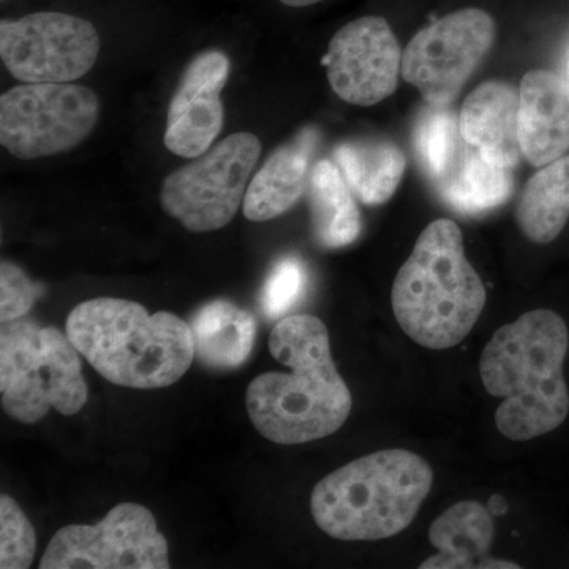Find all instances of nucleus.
I'll return each mask as SVG.
<instances>
[{
    "mask_svg": "<svg viewBox=\"0 0 569 569\" xmlns=\"http://www.w3.org/2000/svg\"><path fill=\"white\" fill-rule=\"evenodd\" d=\"M269 351L288 372L261 373L247 388V411L261 436L293 447L332 436L346 425L353 400L320 318H282L269 336Z\"/></svg>",
    "mask_w": 569,
    "mask_h": 569,
    "instance_id": "1",
    "label": "nucleus"
},
{
    "mask_svg": "<svg viewBox=\"0 0 569 569\" xmlns=\"http://www.w3.org/2000/svg\"><path fill=\"white\" fill-rule=\"evenodd\" d=\"M568 321L552 309H535L501 326L479 361L482 385L501 397L496 425L501 436L529 441L556 432L569 417Z\"/></svg>",
    "mask_w": 569,
    "mask_h": 569,
    "instance_id": "2",
    "label": "nucleus"
},
{
    "mask_svg": "<svg viewBox=\"0 0 569 569\" xmlns=\"http://www.w3.org/2000/svg\"><path fill=\"white\" fill-rule=\"evenodd\" d=\"M67 335L100 376L123 388L171 387L194 359L189 323L127 299L81 302L67 318Z\"/></svg>",
    "mask_w": 569,
    "mask_h": 569,
    "instance_id": "3",
    "label": "nucleus"
},
{
    "mask_svg": "<svg viewBox=\"0 0 569 569\" xmlns=\"http://www.w3.org/2000/svg\"><path fill=\"white\" fill-rule=\"evenodd\" d=\"M486 299L459 224L448 219L427 224L392 284V310L403 332L429 350L459 346L477 325Z\"/></svg>",
    "mask_w": 569,
    "mask_h": 569,
    "instance_id": "4",
    "label": "nucleus"
},
{
    "mask_svg": "<svg viewBox=\"0 0 569 569\" xmlns=\"http://www.w3.org/2000/svg\"><path fill=\"white\" fill-rule=\"evenodd\" d=\"M432 485V468L421 456L383 449L321 479L312 490L310 511L331 538L378 541L413 522Z\"/></svg>",
    "mask_w": 569,
    "mask_h": 569,
    "instance_id": "5",
    "label": "nucleus"
},
{
    "mask_svg": "<svg viewBox=\"0 0 569 569\" xmlns=\"http://www.w3.org/2000/svg\"><path fill=\"white\" fill-rule=\"evenodd\" d=\"M0 396L3 411L22 425H36L51 408L63 417L81 411L89 391L69 335L24 318L2 323Z\"/></svg>",
    "mask_w": 569,
    "mask_h": 569,
    "instance_id": "6",
    "label": "nucleus"
},
{
    "mask_svg": "<svg viewBox=\"0 0 569 569\" xmlns=\"http://www.w3.org/2000/svg\"><path fill=\"white\" fill-rule=\"evenodd\" d=\"M260 156L257 134H230L164 178L160 189L163 211L192 233L222 230L244 203Z\"/></svg>",
    "mask_w": 569,
    "mask_h": 569,
    "instance_id": "7",
    "label": "nucleus"
},
{
    "mask_svg": "<svg viewBox=\"0 0 569 569\" xmlns=\"http://www.w3.org/2000/svg\"><path fill=\"white\" fill-rule=\"evenodd\" d=\"M97 93L71 82H22L0 97V142L20 160L71 151L96 130Z\"/></svg>",
    "mask_w": 569,
    "mask_h": 569,
    "instance_id": "8",
    "label": "nucleus"
},
{
    "mask_svg": "<svg viewBox=\"0 0 569 569\" xmlns=\"http://www.w3.org/2000/svg\"><path fill=\"white\" fill-rule=\"evenodd\" d=\"M41 569H167L168 541L148 508L116 505L96 526H67L51 538Z\"/></svg>",
    "mask_w": 569,
    "mask_h": 569,
    "instance_id": "9",
    "label": "nucleus"
},
{
    "mask_svg": "<svg viewBox=\"0 0 569 569\" xmlns=\"http://www.w3.org/2000/svg\"><path fill=\"white\" fill-rule=\"evenodd\" d=\"M496 39L488 11L463 9L427 26L402 52V78L430 107L455 102Z\"/></svg>",
    "mask_w": 569,
    "mask_h": 569,
    "instance_id": "10",
    "label": "nucleus"
},
{
    "mask_svg": "<svg viewBox=\"0 0 569 569\" xmlns=\"http://www.w3.org/2000/svg\"><path fill=\"white\" fill-rule=\"evenodd\" d=\"M100 36L84 18L39 11L0 21V58L21 82H71L99 59Z\"/></svg>",
    "mask_w": 569,
    "mask_h": 569,
    "instance_id": "11",
    "label": "nucleus"
},
{
    "mask_svg": "<svg viewBox=\"0 0 569 569\" xmlns=\"http://www.w3.org/2000/svg\"><path fill=\"white\" fill-rule=\"evenodd\" d=\"M323 63L339 99L372 107L395 93L402 73V52L385 18L362 17L336 32Z\"/></svg>",
    "mask_w": 569,
    "mask_h": 569,
    "instance_id": "12",
    "label": "nucleus"
},
{
    "mask_svg": "<svg viewBox=\"0 0 569 569\" xmlns=\"http://www.w3.org/2000/svg\"><path fill=\"white\" fill-rule=\"evenodd\" d=\"M231 63L222 51L194 56L183 71L168 107L164 146L183 159H197L212 148L223 129L222 91Z\"/></svg>",
    "mask_w": 569,
    "mask_h": 569,
    "instance_id": "13",
    "label": "nucleus"
},
{
    "mask_svg": "<svg viewBox=\"0 0 569 569\" xmlns=\"http://www.w3.org/2000/svg\"><path fill=\"white\" fill-rule=\"evenodd\" d=\"M519 144L535 167H545L569 151V80L531 70L519 89Z\"/></svg>",
    "mask_w": 569,
    "mask_h": 569,
    "instance_id": "14",
    "label": "nucleus"
},
{
    "mask_svg": "<svg viewBox=\"0 0 569 569\" xmlns=\"http://www.w3.org/2000/svg\"><path fill=\"white\" fill-rule=\"evenodd\" d=\"M496 523L488 509L477 501H459L433 520L429 541L436 556L421 569H519L515 561L490 557Z\"/></svg>",
    "mask_w": 569,
    "mask_h": 569,
    "instance_id": "15",
    "label": "nucleus"
},
{
    "mask_svg": "<svg viewBox=\"0 0 569 569\" xmlns=\"http://www.w3.org/2000/svg\"><path fill=\"white\" fill-rule=\"evenodd\" d=\"M460 133L490 159L515 168L519 144V91L508 82H482L463 102Z\"/></svg>",
    "mask_w": 569,
    "mask_h": 569,
    "instance_id": "16",
    "label": "nucleus"
},
{
    "mask_svg": "<svg viewBox=\"0 0 569 569\" xmlns=\"http://www.w3.org/2000/svg\"><path fill=\"white\" fill-rule=\"evenodd\" d=\"M316 142V132L306 130L269 156L247 187L242 203L246 219L268 222L290 211L301 200L309 183Z\"/></svg>",
    "mask_w": 569,
    "mask_h": 569,
    "instance_id": "17",
    "label": "nucleus"
},
{
    "mask_svg": "<svg viewBox=\"0 0 569 569\" xmlns=\"http://www.w3.org/2000/svg\"><path fill=\"white\" fill-rule=\"evenodd\" d=\"M198 361L211 369H236L252 353L257 323L252 313L217 299L201 307L190 321Z\"/></svg>",
    "mask_w": 569,
    "mask_h": 569,
    "instance_id": "18",
    "label": "nucleus"
},
{
    "mask_svg": "<svg viewBox=\"0 0 569 569\" xmlns=\"http://www.w3.org/2000/svg\"><path fill=\"white\" fill-rule=\"evenodd\" d=\"M511 170L463 140L451 171L438 182V192L455 211L488 212L511 197Z\"/></svg>",
    "mask_w": 569,
    "mask_h": 569,
    "instance_id": "19",
    "label": "nucleus"
},
{
    "mask_svg": "<svg viewBox=\"0 0 569 569\" xmlns=\"http://www.w3.org/2000/svg\"><path fill=\"white\" fill-rule=\"evenodd\" d=\"M310 219L318 244L340 249L361 234V213L342 171L331 160H318L307 183Z\"/></svg>",
    "mask_w": 569,
    "mask_h": 569,
    "instance_id": "20",
    "label": "nucleus"
},
{
    "mask_svg": "<svg viewBox=\"0 0 569 569\" xmlns=\"http://www.w3.org/2000/svg\"><path fill=\"white\" fill-rule=\"evenodd\" d=\"M336 164L351 192L367 206L391 200L406 171V156L389 141H347L337 146Z\"/></svg>",
    "mask_w": 569,
    "mask_h": 569,
    "instance_id": "21",
    "label": "nucleus"
},
{
    "mask_svg": "<svg viewBox=\"0 0 569 569\" xmlns=\"http://www.w3.org/2000/svg\"><path fill=\"white\" fill-rule=\"evenodd\" d=\"M516 220L535 244L556 241L569 222V156L539 170L520 194Z\"/></svg>",
    "mask_w": 569,
    "mask_h": 569,
    "instance_id": "22",
    "label": "nucleus"
},
{
    "mask_svg": "<svg viewBox=\"0 0 569 569\" xmlns=\"http://www.w3.org/2000/svg\"><path fill=\"white\" fill-rule=\"evenodd\" d=\"M462 144L459 118L447 107H432L419 119L415 130V148L427 174L437 182L451 171Z\"/></svg>",
    "mask_w": 569,
    "mask_h": 569,
    "instance_id": "23",
    "label": "nucleus"
},
{
    "mask_svg": "<svg viewBox=\"0 0 569 569\" xmlns=\"http://www.w3.org/2000/svg\"><path fill=\"white\" fill-rule=\"evenodd\" d=\"M37 538L31 520L10 496L0 497V568H31Z\"/></svg>",
    "mask_w": 569,
    "mask_h": 569,
    "instance_id": "24",
    "label": "nucleus"
},
{
    "mask_svg": "<svg viewBox=\"0 0 569 569\" xmlns=\"http://www.w3.org/2000/svg\"><path fill=\"white\" fill-rule=\"evenodd\" d=\"M307 271L296 257H284L277 261L261 290V310L268 318H280L298 305L305 295Z\"/></svg>",
    "mask_w": 569,
    "mask_h": 569,
    "instance_id": "25",
    "label": "nucleus"
},
{
    "mask_svg": "<svg viewBox=\"0 0 569 569\" xmlns=\"http://www.w3.org/2000/svg\"><path fill=\"white\" fill-rule=\"evenodd\" d=\"M41 295L39 284L33 283L20 266L3 260L0 264V321L20 320L31 312Z\"/></svg>",
    "mask_w": 569,
    "mask_h": 569,
    "instance_id": "26",
    "label": "nucleus"
},
{
    "mask_svg": "<svg viewBox=\"0 0 569 569\" xmlns=\"http://www.w3.org/2000/svg\"><path fill=\"white\" fill-rule=\"evenodd\" d=\"M283 6L291 7V9H302V7L316 6V3L323 2V0H280Z\"/></svg>",
    "mask_w": 569,
    "mask_h": 569,
    "instance_id": "27",
    "label": "nucleus"
},
{
    "mask_svg": "<svg viewBox=\"0 0 569 569\" xmlns=\"http://www.w3.org/2000/svg\"><path fill=\"white\" fill-rule=\"evenodd\" d=\"M567 73H568V77H569V52H568V58H567Z\"/></svg>",
    "mask_w": 569,
    "mask_h": 569,
    "instance_id": "28",
    "label": "nucleus"
},
{
    "mask_svg": "<svg viewBox=\"0 0 569 569\" xmlns=\"http://www.w3.org/2000/svg\"><path fill=\"white\" fill-rule=\"evenodd\" d=\"M2 2H6V0H2Z\"/></svg>",
    "mask_w": 569,
    "mask_h": 569,
    "instance_id": "29",
    "label": "nucleus"
}]
</instances>
